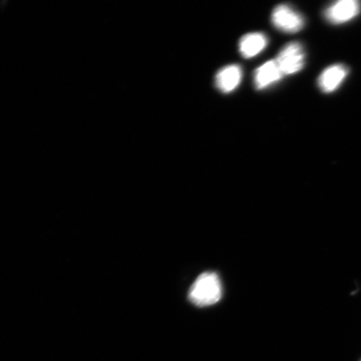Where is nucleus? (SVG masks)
<instances>
[{
	"label": "nucleus",
	"mask_w": 361,
	"mask_h": 361,
	"mask_svg": "<svg viewBox=\"0 0 361 361\" xmlns=\"http://www.w3.org/2000/svg\"><path fill=\"white\" fill-rule=\"evenodd\" d=\"M221 298L222 284L219 275L214 272H206L200 275L188 292L189 300L198 307L215 305Z\"/></svg>",
	"instance_id": "nucleus-1"
},
{
	"label": "nucleus",
	"mask_w": 361,
	"mask_h": 361,
	"mask_svg": "<svg viewBox=\"0 0 361 361\" xmlns=\"http://www.w3.org/2000/svg\"><path fill=\"white\" fill-rule=\"evenodd\" d=\"M268 42L267 36L263 33L247 34L239 42V51L243 58L251 59L263 51Z\"/></svg>",
	"instance_id": "nucleus-8"
},
{
	"label": "nucleus",
	"mask_w": 361,
	"mask_h": 361,
	"mask_svg": "<svg viewBox=\"0 0 361 361\" xmlns=\"http://www.w3.org/2000/svg\"><path fill=\"white\" fill-rule=\"evenodd\" d=\"M271 20L275 28L283 33L295 34L305 26L304 17L288 4H281L275 8Z\"/></svg>",
	"instance_id": "nucleus-3"
},
{
	"label": "nucleus",
	"mask_w": 361,
	"mask_h": 361,
	"mask_svg": "<svg viewBox=\"0 0 361 361\" xmlns=\"http://www.w3.org/2000/svg\"><path fill=\"white\" fill-rule=\"evenodd\" d=\"M243 76L242 68L238 65L225 66L216 75V88L223 93L233 92L241 82Z\"/></svg>",
	"instance_id": "nucleus-5"
},
{
	"label": "nucleus",
	"mask_w": 361,
	"mask_h": 361,
	"mask_svg": "<svg viewBox=\"0 0 361 361\" xmlns=\"http://www.w3.org/2000/svg\"><path fill=\"white\" fill-rule=\"evenodd\" d=\"M360 8V3L357 0H342L327 8L324 16L334 25L344 24L357 16Z\"/></svg>",
	"instance_id": "nucleus-4"
},
{
	"label": "nucleus",
	"mask_w": 361,
	"mask_h": 361,
	"mask_svg": "<svg viewBox=\"0 0 361 361\" xmlns=\"http://www.w3.org/2000/svg\"><path fill=\"white\" fill-rule=\"evenodd\" d=\"M283 75L276 61L271 60L265 62L255 71V85L257 90H264L279 82Z\"/></svg>",
	"instance_id": "nucleus-6"
},
{
	"label": "nucleus",
	"mask_w": 361,
	"mask_h": 361,
	"mask_svg": "<svg viewBox=\"0 0 361 361\" xmlns=\"http://www.w3.org/2000/svg\"><path fill=\"white\" fill-rule=\"evenodd\" d=\"M348 73V69L343 65H335L329 67L320 75L318 80L319 87L324 93L335 92L346 78Z\"/></svg>",
	"instance_id": "nucleus-7"
},
{
	"label": "nucleus",
	"mask_w": 361,
	"mask_h": 361,
	"mask_svg": "<svg viewBox=\"0 0 361 361\" xmlns=\"http://www.w3.org/2000/svg\"><path fill=\"white\" fill-rule=\"evenodd\" d=\"M275 61H276L283 76L296 74L305 66L304 48L299 42L288 44L279 53Z\"/></svg>",
	"instance_id": "nucleus-2"
}]
</instances>
